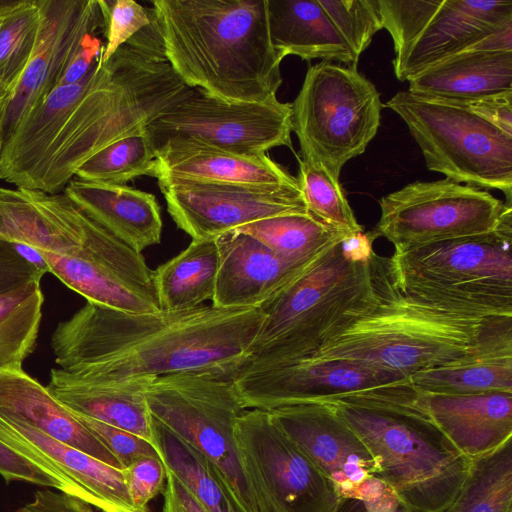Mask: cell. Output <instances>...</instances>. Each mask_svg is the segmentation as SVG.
<instances>
[{
	"label": "cell",
	"mask_w": 512,
	"mask_h": 512,
	"mask_svg": "<svg viewBox=\"0 0 512 512\" xmlns=\"http://www.w3.org/2000/svg\"><path fill=\"white\" fill-rule=\"evenodd\" d=\"M373 230L394 253L428 243L492 232L512 219V208L478 187L450 179L416 181L383 196Z\"/></svg>",
	"instance_id": "11"
},
{
	"label": "cell",
	"mask_w": 512,
	"mask_h": 512,
	"mask_svg": "<svg viewBox=\"0 0 512 512\" xmlns=\"http://www.w3.org/2000/svg\"><path fill=\"white\" fill-rule=\"evenodd\" d=\"M124 482L134 506L148 512V504L165 490L166 467L160 456H143L122 469Z\"/></svg>",
	"instance_id": "42"
},
{
	"label": "cell",
	"mask_w": 512,
	"mask_h": 512,
	"mask_svg": "<svg viewBox=\"0 0 512 512\" xmlns=\"http://www.w3.org/2000/svg\"><path fill=\"white\" fill-rule=\"evenodd\" d=\"M17 512H95L92 506L65 492L44 489L34 494L31 502Z\"/></svg>",
	"instance_id": "47"
},
{
	"label": "cell",
	"mask_w": 512,
	"mask_h": 512,
	"mask_svg": "<svg viewBox=\"0 0 512 512\" xmlns=\"http://www.w3.org/2000/svg\"><path fill=\"white\" fill-rule=\"evenodd\" d=\"M352 54L359 60L382 28L377 0H318Z\"/></svg>",
	"instance_id": "38"
},
{
	"label": "cell",
	"mask_w": 512,
	"mask_h": 512,
	"mask_svg": "<svg viewBox=\"0 0 512 512\" xmlns=\"http://www.w3.org/2000/svg\"><path fill=\"white\" fill-rule=\"evenodd\" d=\"M412 94L449 102H467L512 92V52L463 51L408 80Z\"/></svg>",
	"instance_id": "26"
},
{
	"label": "cell",
	"mask_w": 512,
	"mask_h": 512,
	"mask_svg": "<svg viewBox=\"0 0 512 512\" xmlns=\"http://www.w3.org/2000/svg\"><path fill=\"white\" fill-rule=\"evenodd\" d=\"M457 104L466 107L503 132L512 135V92Z\"/></svg>",
	"instance_id": "46"
},
{
	"label": "cell",
	"mask_w": 512,
	"mask_h": 512,
	"mask_svg": "<svg viewBox=\"0 0 512 512\" xmlns=\"http://www.w3.org/2000/svg\"><path fill=\"white\" fill-rule=\"evenodd\" d=\"M154 177L254 186L299 187L293 176L268 154L247 156L168 140L156 150Z\"/></svg>",
	"instance_id": "23"
},
{
	"label": "cell",
	"mask_w": 512,
	"mask_h": 512,
	"mask_svg": "<svg viewBox=\"0 0 512 512\" xmlns=\"http://www.w3.org/2000/svg\"><path fill=\"white\" fill-rule=\"evenodd\" d=\"M512 219L478 235L389 258L397 286L421 300L482 317L512 316Z\"/></svg>",
	"instance_id": "7"
},
{
	"label": "cell",
	"mask_w": 512,
	"mask_h": 512,
	"mask_svg": "<svg viewBox=\"0 0 512 512\" xmlns=\"http://www.w3.org/2000/svg\"><path fill=\"white\" fill-rule=\"evenodd\" d=\"M162 512H206L183 483L166 468Z\"/></svg>",
	"instance_id": "49"
},
{
	"label": "cell",
	"mask_w": 512,
	"mask_h": 512,
	"mask_svg": "<svg viewBox=\"0 0 512 512\" xmlns=\"http://www.w3.org/2000/svg\"><path fill=\"white\" fill-rule=\"evenodd\" d=\"M147 132L157 150L168 140H183L236 155L293 150L292 107L277 98L264 103H227L196 89L154 119Z\"/></svg>",
	"instance_id": "12"
},
{
	"label": "cell",
	"mask_w": 512,
	"mask_h": 512,
	"mask_svg": "<svg viewBox=\"0 0 512 512\" xmlns=\"http://www.w3.org/2000/svg\"><path fill=\"white\" fill-rule=\"evenodd\" d=\"M235 231L252 236L277 255L294 261L314 259L345 239L309 213L265 218Z\"/></svg>",
	"instance_id": "31"
},
{
	"label": "cell",
	"mask_w": 512,
	"mask_h": 512,
	"mask_svg": "<svg viewBox=\"0 0 512 512\" xmlns=\"http://www.w3.org/2000/svg\"><path fill=\"white\" fill-rule=\"evenodd\" d=\"M512 20V0H443L427 27L400 57L396 78L405 82L426 68L468 47Z\"/></svg>",
	"instance_id": "20"
},
{
	"label": "cell",
	"mask_w": 512,
	"mask_h": 512,
	"mask_svg": "<svg viewBox=\"0 0 512 512\" xmlns=\"http://www.w3.org/2000/svg\"><path fill=\"white\" fill-rule=\"evenodd\" d=\"M98 65L77 83L55 88L19 121L3 143L0 179L34 189L50 147L93 84Z\"/></svg>",
	"instance_id": "21"
},
{
	"label": "cell",
	"mask_w": 512,
	"mask_h": 512,
	"mask_svg": "<svg viewBox=\"0 0 512 512\" xmlns=\"http://www.w3.org/2000/svg\"><path fill=\"white\" fill-rule=\"evenodd\" d=\"M385 106L406 124L428 170L457 183L500 190L511 206L512 135L460 104L407 90Z\"/></svg>",
	"instance_id": "9"
},
{
	"label": "cell",
	"mask_w": 512,
	"mask_h": 512,
	"mask_svg": "<svg viewBox=\"0 0 512 512\" xmlns=\"http://www.w3.org/2000/svg\"><path fill=\"white\" fill-rule=\"evenodd\" d=\"M166 61L189 88L227 103H264L282 84L267 0H154Z\"/></svg>",
	"instance_id": "2"
},
{
	"label": "cell",
	"mask_w": 512,
	"mask_h": 512,
	"mask_svg": "<svg viewBox=\"0 0 512 512\" xmlns=\"http://www.w3.org/2000/svg\"><path fill=\"white\" fill-rule=\"evenodd\" d=\"M73 414L115 456L122 469L137 458L159 456L149 441L134 433L90 417Z\"/></svg>",
	"instance_id": "43"
},
{
	"label": "cell",
	"mask_w": 512,
	"mask_h": 512,
	"mask_svg": "<svg viewBox=\"0 0 512 512\" xmlns=\"http://www.w3.org/2000/svg\"><path fill=\"white\" fill-rule=\"evenodd\" d=\"M43 303L40 281L0 295V368L22 366L34 351Z\"/></svg>",
	"instance_id": "34"
},
{
	"label": "cell",
	"mask_w": 512,
	"mask_h": 512,
	"mask_svg": "<svg viewBox=\"0 0 512 512\" xmlns=\"http://www.w3.org/2000/svg\"><path fill=\"white\" fill-rule=\"evenodd\" d=\"M278 426L333 483L340 498H368L389 487L361 438L331 404L302 403L269 411Z\"/></svg>",
	"instance_id": "15"
},
{
	"label": "cell",
	"mask_w": 512,
	"mask_h": 512,
	"mask_svg": "<svg viewBox=\"0 0 512 512\" xmlns=\"http://www.w3.org/2000/svg\"><path fill=\"white\" fill-rule=\"evenodd\" d=\"M63 192L114 237L142 253L161 241V207L152 193L127 185L72 179Z\"/></svg>",
	"instance_id": "24"
},
{
	"label": "cell",
	"mask_w": 512,
	"mask_h": 512,
	"mask_svg": "<svg viewBox=\"0 0 512 512\" xmlns=\"http://www.w3.org/2000/svg\"><path fill=\"white\" fill-rule=\"evenodd\" d=\"M382 28L390 34L395 58L402 56L427 27L443 0H377Z\"/></svg>",
	"instance_id": "39"
},
{
	"label": "cell",
	"mask_w": 512,
	"mask_h": 512,
	"mask_svg": "<svg viewBox=\"0 0 512 512\" xmlns=\"http://www.w3.org/2000/svg\"><path fill=\"white\" fill-rule=\"evenodd\" d=\"M342 241L260 306L265 320L241 374L312 357L378 304L389 258L355 261Z\"/></svg>",
	"instance_id": "6"
},
{
	"label": "cell",
	"mask_w": 512,
	"mask_h": 512,
	"mask_svg": "<svg viewBox=\"0 0 512 512\" xmlns=\"http://www.w3.org/2000/svg\"><path fill=\"white\" fill-rule=\"evenodd\" d=\"M39 0H11L0 14V82L15 90L37 43Z\"/></svg>",
	"instance_id": "36"
},
{
	"label": "cell",
	"mask_w": 512,
	"mask_h": 512,
	"mask_svg": "<svg viewBox=\"0 0 512 512\" xmlns=\"http://www.w3.org/2000/svg\"><path fill=\"white\" fill-rule=\"evenodd\" d=\"M440 512H512V439L472 459L460 491Z\"/></svg>",
	"instance_id": "32"
},
{
	"label": "cell",
	"mask_w": 512,
	"mask_h": 512,
	"mask_svg": "<svg viewBox=\"0 0 512 512\" xmlns=\"http://www.w3.org/2000/svg\"><path fill=\"white\" fill-rule=\"evenodd\" d=\"M512 354V316L482 317L402 291L390 264L378 304L312 360H344L409 379L430 369Z\"/></svg>",
	"instance_id": "3"
},
{
	"label": "cell",
	"mask_w": 512,
	"mask_h": 512,
	"mask_svg": "<svg viewBox=\"0 0 512 512\" xmlns=\"http://www.w3.org/2000/svg\"><path fill=\"white\" fill-rule=\"evenodd\" d=\"M299 182L308 213L325 226L349 238L363 232L339 181L321 166L298 156Z\"/></svg>",
	"instance_id": "37"
},
{
	"label": "cell",
	"mask_w": 512,
	"mask_h": 512,
	"mask_svg": "<svg viewBox=\"0 0 512 512\" xmlns=\"http://www.w3.org/2000/svg\"><path fill=\"white\" fill-rule=\"evenodd\" d=\"M103 48L95 34L87 35L67 60L57 87L77 83L85 77L99 62Z\"/></svg>",
	"instance_id": "45"
},
{
	"label": "cell",
	"mask_w": 512,
	"mask_h": 512,
	"mask_svg": "<svg viewBox=\"0 0 512 512\" xmlns=\"http://www.w3.org/2000/svg\"><path fill=\"white\" fill-rule=\"evenodd\" d=\"M152 417L210 461L248 512H261L236 442V424L245 411L233 380L183 373L145 387Z\"/></svg>",
	"instance_id": "10"
},
{
	"label": "cell",
	"mask_w": 512,
	"mask_h": 512,
	"mask_svg": "<svg viewBox=\"0 0 512 512\" xmlns=\"http://www.w3.org/2000/svg\"><path fill=\"white\" fill-rule=\"evenodd\" d=\"M408 380L344 360L305 359L240 374L233 380L245 410L331 400Z\"/></svg>",
	"instance_id": "16"
},
{
	"label": "cell",
	"mask_w": 512,
	"mask_h": 512,
	"mask_svg": "<svg viewBox=\"0 0 512 512\" xmlns=\"http://www.w3.org/2000/svg\"><path fill=\"white\" fill-rule=\"evenodd\" d=\"M41 22L31 59L10 103L4 140L56 87L72 52L103 28L99 0H39Z\"/></svg>",
	"instance_id": "17"
},
{
	"label": "cell",
	"mask_w": 512,
	"mask_h": 512,
	"mask_svg": "<svg viewBox=\"0 0 512 512\" xmlns=\"http://www.w3.org/2000/svg\"><path fill=\"white\" fill-rule=\"evenodd\" d=\"M418 399L452 444L470 459L512 439L510 392L451 395L418 390Z\"/></svg>",
	"instance_id": "22"
},
{
	"label": "cell",
	"mask_w": 512,
	"mask_h": 512,
	"mask_svg": "<svg viewBox=\"0 0 512 512\" xmlns=\"http://www.w3.org/2000/svg\"><path fill=\"white\" fill-rule=\"evenodd\" d=\"M156 149L146 131L121 138L87 159L74 177L83 181L126 185L140 176L154 177Z\"/></svg>",
	"instance_id": "35"
},
{
	"label": "cell",
	"mask_w": 512,
	"mask_h": 512,
	"mask_svg": "<svg viewBox=\"0 0 512 512\" xmlns=\"http://www.w3.org/2000/svg\"><path fill=\"white\" fill-rule=\"evenodd\" d=\"M215 241L219 265L212 305L220 308L260 307L324 253L311 260L285 259L252 236L235 230Z\"/></svg>",
	"instance_id": "19"
},
{
	"label": "cell",
	"mask_w": 512,
	"mask_h": 512,
	"mask_svg": "<svg viewBox=\"0 0 512 512\" xmlns=\"http://www.w3.org/2000/svg\"><path fill=\"white\" fill-rule=\"evenodd\" d=\"M236 442L261 512L334 510L339 501L335 486L269 411H243L236 424Z\"/></svg>",
	"instance_id": "13"
},
{
	"label": "cell",
	"mask_w": 512,
	"mask_h": 512,
	"mask_svg": "<svg viewBox=\"0 0 512 512\" xmlns=\"http://www.w3.org/2000/svg\"><path fill=\"white\" fill-rule=\"evenodd\" d=\"M147 384L86 387L68 383L51 371L47 389L71 412L134 433L153 445L154 420L145 396Z\"/></svg>",
	"instance_id": "28"
},
{
	"label": "cell",
	"mask_w": 512,
	"mask_h": 512,
	"mask_svg": "<svg viewBox=\"0 0 512 512\" xmlns=\"http://www.w3.org/2000/svg\"><path fill=\"white\" fill-rule=\"evenodd\" d=\"M0 475L7 481H24L55 488L89 504L87 496L50 469L16 452L0 441Z\"/></svg>",
	"instance_id": "41"
},
{
	"label": "cell",
	"mask_w": 512,
	"mask_h": 512,
	"mask_svg": "<svg viewBox=\"0 0 512 512\" xmlns=\"http://www.w3.org/2000/svg\"><path fill=\"white\" fill-rule=\"evenodd\" d=\"M167 210L192 240L218 236L261 219L308 213L299 187L159 179Z\"/></svg>",
	"instance_id": "14"
},
{
	"label": "cell",
	"mask_w": 512,
	"mask_h": 512,
	"mask_svg": "<svg viewBox=\"0 0 512 512\" xmlns=\"http://www.w3.org/2000/svg\"><path fill=\"white\" fill-rule=\"evenodd\" d=\"M291 107L298 157L321 165L339 181L344 165L376 136L383 104L357 67L321 61L308 68Z\"/></svg>",
	"instance_id": "8"
},
{
	"label": "cell",
	"mask_w": 512,
	"mask_h": 512,
	"mask_svg": "<svg viewBox=\"0 0 512 512\" xmlns=\"http://www.w3.org/2000/svg\"><path fill=\"white\" fill-rule=\"evenodd\" d=\"M326 403L376 458L377 479L411 512H440L456 497L472 459L432 420L410 379Z\"/></svg>",
	"instance_id": "5"
},
{
	"label": "cell",
	"mask_w": 512,
	"mask_h": 512,
	"mask_svg": "<svg viewBox=\"0 0 512 512\" xmlns=\"http://www.w3.org/2000/svg\"><path fill=\"white\" fill-rule=\"evenodd\" d=\"M0 413L122 470L115 456L22 366L0 368Z\"/></svg>",
	"instance_id": "25"
},
{
	"label": "cell",
	"mask_w": 512,
	"mask_h": 512,
	"mask_svg": "<svg viewBox=\"0 0 512 512\" xmlns=\"http://www.w3.org/2000/svg\"><path fill=\"white\" fill-rule=\"evenodd\" d=\"M332 512H411L391 488L368 498H340Z\"/></svg>",
	"instance_id": "48"
},
{
	"label": "cell",
	"mask_w": 512,
	"mask_h": 512,
	"mask_svg": "<svg viewBox=\"0 0 512 512\" xmlns=\"http://www.w3.org/2000/svg\"><path fill=\"white\" fill-rule=\"evenodd\" d=\"M424 392L466 395L512 393V354H500L419 372L410 378Z\"/></svg>",
	"instance_id": "33"
},
{
	"label": "cell",
	"mask_w": 512,
	"mask_h": 512,
	"mask_svg": "<svg viewBox=\"0 0 512 512\" xmlns=\"http://www.w3.org/2000/svg\"><path fill=\"white\" fill-rule=\"evenodd\" d=\"M270 40L279 58L295 55L357 67L318 0H267Z\"/></svg>",
	"instance_id": "27"
},
{
	"label": "cell",
	"mask_w": 512,
	"mask_h": 512,
	"mask_svg": "<svg viewBox=\"0 0 512 512\" xmlns=\"http://www.w3.org/2000/svg\"><path fill=\"white\" fill-rule=\"evenodd\" d=\"M105 37L100 63L107 62L116 50L136 33L151 24L149 8L134 0H99Z\"/></svg>",
	"instance_id": "40"
},
{
	"label": "cell",
	"mask_w": 512,
	"mask_h": 512,
	"mask_svg": "<svg viewBox=\"0 0 512 512\" xmlns=\"http://www.w3.org/2000/svg\"><path fill=\"white\" fill-rule=\"evenodd\" d=\"M219 253L215 239L192 240L176 256L154 270L161 310L201 306L215 293Z\"/></svg>",
	"instance_id": "29"
},
{
	"label": "cell",
	"mask_w": 512,
	"mask_h": 512,
	"mask_svg": "<svg viewBox=\"0 0 512 512\" xmlns=\"http://www.w3.org/2000/svg\"><path fill=\"white\" fill-rule=\"evenodd\" d=\"M193 91L166 61L163 47L136 33L99 65L95 80L50 147L34 189L63 192L77 169L114 141L147 126Z\"/></svg>",
	"instance_id": "4"
},
{
	"label": "cell",
	"mask_w": 512,
	"mask_h": 512,
	"mask_svg": "<svg viewBox=\"0 0 512 512\" xmlns=\"http://www.w3.org/2000/svg\"><path fill=\"white\" fill-rule=\"evenodd\" d=\"M465 51L482 53L512 52V20L485 34Z\"/></svg>",
	"instance_id": "50"
},
{
	"label": "cell",
	"mask_w": 512,
	"mask_h": 512,
	"mask_svg": "<svg viewBox=\"0 0 512 512\" xmlns=\"http://www.w3.org/2000/svg\"><path fill=\"white\" fill-rule=\"evenodd\" d=\"M14 90L0 82V156L4 143V129Z\"/></svg>",
	"instance_id": "51"
},
{
	"label": "cell",
	"mask_w": 512,
	"mask_h": 512,
	"mask_svg": "<svg viewBox=\"0 0 512 512\" xmlns=\"http://www.w3.org/2000/svg\"><path fill=\"white\" fill-rule=\"evenodd\" d=\"M265 320L260 307L214 305L179 311L126 313L87 302L51 337L68 383L113 387L183 373L238 377Z\"/></svg>",
	"instance_id": "1"
},
{
	"label": "cell",
	"mask_w": 512,
	"mask_h": 512,
	"mask_svg": "<svg viewBox=\"0 0 512 512\" xmlns=\"http://www.w3.org/2000/svg\"><path fill=\"white\" fill-rule=\"evenodd\" d=\"M0 441L74 485L100 511L141 512L130 499L121 469L3 413H0Z\"/></svg>",
	"instance_id": "18"
},
{
	"label": "cell",
	"mask_w": 512,
	"mask_h": 512,
	"mask_svg": "<svg viewBox=\"0 0 512 512\" xmlns=\"http://www.w3.org/2000/svg\"><path fill=\"white\" fill-rule=\"evenodd\" d=\"M153 420V446L165 467L183 483L206 512H248L210 461Z\"/></svg>",
	"instance_id": "30"
},
{
	"label": "cell",
	"mask_w": 512,
	"mask_h": 512,
	"mask_svg": "<svg viewBox=\"0 0 512 512\" xmlns=\"http://www.w3.org/2000/svg\"><path fill=\"white\" fill-rule=\"evenodd\" d=\"M47 270L33 262L26 247L0 240V295L32 281H41Z\"/></svg>",
	"instance_id": "44"
}]
</instances>
